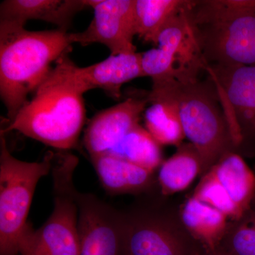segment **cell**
Masks as SVG:
<instances>
[{
    "mask_svg": "<svg viewBox=\"0 0 255 255\" xmlns=\"http://www.w3.org/2000/svg\"><path fill=\"white\" fill-rule=\"evenodd\" d=\"M76 67L67 54L61 57L32 100L1 132L16 130L60 150L75 147L85 124L87 92Z\"/></svg>",
    "mask_w": 255,
    "mask_h": 255,
    "instance_id": "6da1fadb",
    "label": "cell"
},
{
    "mask_svg": "<svg viewBox=\"0 0 255 255\" xmlns=\"http://www.w3.org/2000/svg\"><path fill=\"white\" fill-rule=\"evenodd\" d=\"M73 44L70 33L58 28L28 31L19 23L0 21V95L9 122Z\"/></svg>",
    "mask_w": 255,
    "mask_h": 255,
    "instance_id": "7a4b0ae2",
    "label": "cell"
},
{
    "mask_svg": "<svg viewBox=\"0 0 255 255\" xmlns=\"http://www.w3.org/2000/svg\"><path fill=\"white\" fill-rule=\"evenodd\" d=\"M149 104L167 102L177 110L185 137L196 147L203 175L228 152H236L219 93L209 78L152 82Z\"/></svg>",
    "mask_w": 255,
    "mask_h": 255,
    "instance_id": "3957f363",
    "label": "cell"
},
{
    "mask_svg": "<svg viewBox=\"0 0 255 255\" xmlns=\"http://www.w3.org/2000/svg\"><path fill=\"white\" fill-rule=\"evenodd\" d=\"M55 154L29 162L16 158L0 135V255H18L37 184L53 168Z\"/></svg>",
    "mask_w": 255,
    "mask_h": 255,
    "instance_id": "277c9868",
    "label": "cell"
},
{
    "mask_svg": "<svg viewBox=\"0 0 255 255\" xmlns=\"http://www.w3.org/2000/svg\"><path fill=\"white\" fill-rule=\"evenodd\" d=\"M78 159L73 155H55L52 172L54 207L46 223L35 231L41 255H80L78 191L73 184Z\"/></svg>",
    "mask_w": 255,
    "mask_h": 255,
    "instance_id": "5b68a950",
    "label": "cell"
},
{
    "mask_svg": "<svg viewBox=\"0 0 255 255\" xmlns=\"http://www.w3.org/2000/svg\"><path fill=\"white\" fill-rule=\"evenodd\" d=\"M126 255H201L179 214L147 208L125 214Z\"/></svg>",
    "mask_w": 255,
    "mask_h": 255,
    "instance_id": "8992f818",
    "label": "cell"
},
{
    "mask_svg": "<svg viewBox=\"0 0 255 255\" xmlns=\"http://www.w3.org/2000/svg\"><path fill=\"white\" fill-rule=\"evenodd\" d=\"M193 197L240 221L251 210L255 197V175L236 152L226 154L198 183Z\"/></svg>",
    "mask_w": 255,
    "mask_h": 255,
    "instance_id": "52a82bcc",
    "label": "cell"
},
{
    "mask_svg": "<svg viewBox=\"0 0 255 255\" xmlns=\"http://www.w3.org/2000/svg\"><path fill=\"white\" fill-rule=\"evenodd\" d=\"M214 82L236 147L255 137V65L206 64Z\"/></svg>",
    "mask_w": 255,
    "mask_h": 255,
    "instance_id": "ba28073f",
    "label": "cell"
},
{
    "mask_svg": "<svg viewBox=\"0 0 255 255\" xmlns=\"http://www.w3.org/2000/svg\"><path fill=\"white\" fill-rule=\"evenodd\" d=\"M94 11V17L85 31L70 33L73 43L82 46L101 43L111 55L136 52L133 43L135 31V0H85Z\"/></svg>",
    "mask_w": 255,
    "mask_h": 255,
    "instance_id": "9c48e42d",
    "label": "cell"
},
{
    "mask_svg": "<svg viewBox=\"0 0 255 255\" xmlns=\"http://www.w3.org/2000/svg\"><path fill=\"white\" fill-rule=\"evenodd\" d=\"M77 198L80 255H126L125 214L92 194Z\"/></svg>",
    "mask_w": 255,
    "mask_h": 255,
    "instance_id": "30bf717a",
    "label": "cell"
},
{
    "mask_svg": "<svg viewBox=\"0 0 255 255\" xmlns=\"http://www.w3.org/2000/svg\"><path fill=\"white\" fill-rule=\"evenodd\" d=\"M193 26L206 63L255 65V17Z\"/></svg>",
    "mask_w": 255,
    "mask_h": 255,
    "instance_id": "8fae6325",
    "label": "cell"
},
{
    "mask_svg": "<svg viewBox=\"0 0 255 255\" xmlns=\"http://www.w3.org/2000/svg\"><path fill=\"white\" fill-rule=\"evenodd\" d=\"M147 97H130L96 114L89 123L84 144L90 157L107 153L139 125Z\"/></svg>",
    "mask_w": 255,
    "mask_h": 255,
    "instance_id": "7c38bea8",
    "label": "cell"
},
{
    "mask_svg": "<svg viewBox=\"0 0 255 255\" xmlns=\"http://www.w3.org/2000/svg\"><path fill=\"white\" fill-rule=\"evenodd\" d=\"M87 8L85 0H5L0 4V21L25 26L39 20L68 32L75 15Z\"/></svg>",
    "mask_w": 255,
    "mask_h": 255,
    "instance_id": "4fadbf2b",
    "label": "cell"
},
{
    "mask_svg": "<svg viewBox=\"0 0 255 255\" xmlns=\"http://www.w3.org/2000/svg\"><path fill=\"white\" fill-rule=\"evenodd\" d=\"M142 53L111 55L100 63L80 68L76 73L87 92L101 89L113 98L122 95L124 84L145 77L142 68Z\"/></svg>",
    "mask_w": 255,
    "mask_h": 255,
    "instance_id": "5bb4252c",
    "label": "cell"
},
{
    "mask_svg": "<svg viewBox=\"0 0 255 255\" xmlns=\"http://www.w3.org/2000/svg\"><path fill=\"white\" fill-rule=\"evenodd\" d=\"M100 182L110 194H136L148 189L153 172L105 153L91 157Z\"/></svg>",
    "mask_w": 255,
    "mask_h": 255,
    "instance_id": "9a60e30c",
    "label": "cell"
},
{
    "mask_svg": "<svg viewBox=\"0 0 255 255\" xmlns=\"http://www.w3.org/2000/svg\"><path fill=\"white\" fill-rule=\"evenodd\" d=\"M179 214L184 227L204 251L221 246L230 225L226 215L192 196L182 204Z\"/></svg>",
    "mask_w": 255,
    "mask_h": 255,
    "instance_id": "2e32d148",
    "label": "cell"
},
{
    "mask_svg": "<svg viewBox=\"0 0 255 255\" xmlns=\"http://www.w3.org/2000/svg\"><path fill=\"white\" fill-rule=\"evenodd\" d=\"M203 173L202 161L196 147L191 142L181 144L177 152L159 167L161 192L164 196L182 192Z\"/></svg>",
    "mask_w": 255,
    "mask_h": 255,
    "instance_id": "e0dca14e",
    "label": "cell"
},
{
    "mask_svg": "<svg viewBox=\"0 0 255 255\" xmlns=\"http://www.w3.org/2000/svg\"><path fill=\"white\" fill-rule=\"evenodd\" d=\"M190 0H135L136 36L146 43L157 44L164 26L174 16L187 9Z\"/></svg>",
    "mask_w": 255,
    "mask_h": 255,
    "instance_id": "ac0fdd59",
    "label": "cell"
},
{
    "mask_svg": "<svg viewBox=\"0 0 255 255\" xmlns=\"http://www.w3.org/2000/svg\"><path fill=\"white\" fill-rule=\"evenodd\" d=\"M107 153L153 172L163 162L160 145L140 124Z\"/></svg>",
    "mask_w": 255,
    "mask_h": 255,
    "instance_id": "d6986e66",
    "label": "cell"
},
{
    "mask_svg": "<svg viewBox=\"0 0 255 255\" xmlns=\"http://www.w3.org/2000/svg\"><path fill=\"white\" fill-rule=\"evenodd\" d=\"M188 16L194 26L255 17V0H194L191 1Z\"/></svg>",
    "mask_w": 255,
    "mask_h": 255,
    "instance_id": "ffe728a7",
    "label": "cell"
},
{
    "mask_svg": "<svg viewBox=\"0 0 255 255\" xmlns=\"http://www.w3.org/2000/svg\"><path fill=\"white\" fill-rule=\"evenodd\" d=\"M145 110V128L160 145H177L185 138L176 109L167 102H151Z\"/></svg>",
    "mask_w": 255,
    "mask_h": 255,
    "instance_id": "44dd1931",
    "label": "cell"
},
{
    "mask_svg": "<svg viewBox=\"0 0 255 255\" xmlns=\"http://www.w3.org/2000/svg\"><path fill=\"white\" fill-rule=\"evenodd\" d=\"M221 246L232 255H255V211L230 223Z\"/></svg>",
    "mask_w": 255,
    "mask_h": 255,
    "instance_id": "7402d4cb",
    "label": "cell"
},
{
    "mask_svg": "<svg viewBox=\"0 0 255 255\" xmlns=\"http://www.w3.org/2000/svg\"><path fill=\"white\" fill-rule=\"evenodd\" d=\"M19 255H41L37 248L35 231L30 225L25 230L19 247Z\"/></svg>",
    "mask_w": 255,
    "mask_h": 255,
    "instance_id": "603a6c76",
    "label": "cell"
},
{
    "mask_svg": "<svg viewBox=\"0 0 255 255\" xmlns=\"http://www.w3.org/2000/svg\"><path fill=\"white\" fill-rule=\"evenodd\" d=\"M201 255H232L231 253L225 249L223 247L220 246L216 249L212 250V251H208L203 252Z\"/></svg>",
    "mask_w": 255,
    "mask_h": 255,
    "instance_id": "cb8c5ba5",
    "label": "cell"
}]
</instances>
